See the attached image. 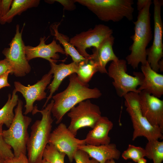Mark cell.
<instances>
[{
  "label": "cell",
  "mask_w": 163,
  "mask_h": 163,
  "mask_svg": "<svg viewBox=\"0 0 163 163\" xmlns=\"http://www.w3.org/2000/svg\"><path fill=\"white\" fill-rule=\"evenodd\" d=\"M69 112L67 115L71 121L68 128L75 136L81 128H93L101 116L99 107L89 99L80 102Z\"/></svg>",
  "instance_id": "cell-8"
},
{
  "label": "cell",
  "mask_w": 163,
  "mask_h": 163,
  "mask_svg": "<svg viewBox=\"0 0 163 163\" xmlns=\"http://www.w3.org/2000/svg\"><path fill=\"white\" fill-rule=\"evenodd\" d=\"M66 155L58 151L53 145L48 144L43 151V158L49 163H65Z\"/></svg>",
  "instance_id": "cell-26"
},
{
  "label": "cell",
  "mask_w": 163,
  "mask_h": 163,
  "mask_svg": "<svg viewBox=\"0 0 163 163\" xmlns=\"http://www.w3.org/2000/svg\"><path fill=\"white\" fill-rule=\"evenodd\" d=\"M105 163H116L114 159H111L107 161ZM128 163H132L131 162H129Z\"/></svg>",
  "instance_id": "cell-37"
},
{
  "label": "cell",
  "mask_w": 163,
  "mask_h": 163,
  "mask_svg": "<svg viewBox=\"0 0 163 163\" xmlns=\"http://www.w3.org/2000/svg\"><path fill=\"white\" fill-rule=\"evenodd\" d=\"M69 76V82L66 88L52 97L54 103L51 113L56 120V124L60 123L65 114L80 102L90 99H97L102 95L99 89L89 88L88 84L80 81L76 73Z\"/></svg>",
  "instance_id": "cell-1"
},
{
  "label": "cell",
  "mask_w": 163,
  "mask_h": 163,
  "mask_svg": "<svg viewBox=\"0 0 163 163\" xmlns=\"http://www.w3.org/2000/svg\"><path fill=\"white\" fill-rule=\"evenodd\" d=\"M3 124H0V158L4 160L12 158L14 155L11 147L4 140L2 135Z\"/></svg>",
  "instance_id": "cell-28"
},
{
  "label": "cell",
  "mask_w": 163,
  "mask_h": 163,
  "mask_svg": "<svg viewBox=\"0 0 163 163\" xmlns=\"http://www.w3.org/2000/svg\"><path fill=\"white\" fill-rule=\"evenodd\" d=\"M13 1V0H0V18L9 11Z\"/></svg>",
  "instance_id": "cell-30"
},
{
  "label": "cell",
  "mask_w": 163,
  "mask_h": 163,
  "mask_svg": "<svg viewBox=\"0 0 163 163\" xmlns=\"http://www.w3.org/2000/svg\"><path fill=\"white\" fill-rule=\"evenodd\" d=\"M17 92L14 89L12 95L8 94V100L4 106L0 109V124H5L9 128L14 117L13 109L17 106L19 100Z\"/></svg>",
  "instance_id": "cell-23"
},
{
  "label": "cell",
  "mask_w": 163,
  "mask_h": 163,
  "mask_svg": "<svg viewBox=\"0 0 163 163\" xmlns=\"http://www.w3.org/2000/svg\"><path fill=\"white\" fill-rule=\"evenodd\" d=\"M54 2H56L62 5L64 9L72 11L76 8V3L75 0H55Z\"/></svg>",
  "instance_id": "cell-31"
},
{
  "label": "cell",
  "mask_w": 163,
  "mask_h": 163,
  "mask_svg": "<svg viewBox=\"0 0 163 163\" xmlns=\"http://www.w3.org/2000/svg\"><path fill=\"white\" fill-rule=\"evenodd\" d=\"M23 102L18 100L14 109V117L11 126L7 130H3L2 135L5 142L13 149L15 157L21 154L26 155L27 145L29 136L28 129L32 121L30 117L22 113Z\"/></svg>",
  "instance_id": "cell-6"
},
{
  "label": "cell",
  "mask_w": 163,
  "mask_h": 163,
  "mask_svg": "<svg viewBox=\"0 0 163 163\" xmlns=\"http://www.w3.org/2000/svg\"><path fill=\"white\" fill-rule=\"evenodd\" d=\"M53 100L45 108L39 110L34 107L32 114L37 112L42 114L40 120H36L31 127L30 135L27 145V158L29 163H40L43 151L49 143L53 120L51 117Z\"/></svg>",
  "instance_id": "cell-3"
},
{
  "label": "cell",
  "mask_w": 163,
  "mask_h": 163,
  "mask_svg": "<svg viewBox=\"0 0 163 163\" xmlns=\"http://www.w3.org/2000/svg\"><path fill=\"white\" fill-rule=\"evenodd\" d=\"M144 78L137 89L140 92L144 91L158 98L163 94V75L153 70L147 61L141 66Z\"/></svg>",
  "instance_id": "cell-18"
},
{
  "label": "cell",
  "mask_w": 163,
  "mask_h": 163,
  "mask_svg": "<svg viewBox=\"0 0 163 163\" xmlns=\"http://www.w3.org/2000/svg\"><path fill=\"white\" fill-rule=\"evenodd\" d=\"M154 33L152 46L146 49L147 61L151 68L155 71H159V62L163 56L162 37L163 24L161 17V8L163 0H154Z\"/></svg>",
  "instance_id": "cell-11"
},
{
  "label": "cell",
  "mask_w": 163,
  "mask_h": 163,
  "mask_svg": "<svg viewBox=\"0 0 163 163\" xmlns=\"http://www.w3.org/2000/svg\"><path fill=\"white\" fill-rule=\"evenodd\" d=\"M52 77V74L49 71L32 85L26 86L18 81L14 82L15 91L20 92L25 100V109L24 114L26 115L32 112L34 108V104L36 101H40L46 97L45 90Z\"/></svg>",
  "instance_id": "cell-13"
},
{
  "label": "cell",
  "mask_w": 163,
  "mask_h": 163,
  "mask_svg": "<svg viewBox=\"0 0 163 163\" xmlns=\"http://www.w3.org/2000/svg\"><path fill=\"white\" fill-rule=\"evenodd\" d=\"M58 61L55 60L49 62L51 66L49 72L53 74V79L47 88L49 90L50 94L47 97L43 108L46 107L54 93L58 90L63 80L71 75L76 73L77 70L78 63L73 62L68 64L62 63L57 64L56 63Z\"/></svg>",
  "instance_id": "cell-17"
},
{
  "label": "cell",
  "mask_w": 163,
  "mask_h": 163,
  "mask_svg": "<svg viewBox=\"0 0 163 163\" xmlns=\"http://www.w3.org/2000/svg\"><path fill=\"white\" fill-rule=\"evenodd\" d=\"M122 156L125 160L130 159L137 163L139 160L146 156V152L145 149L141 147L129 144L127 149L122 153Z\"/></svg>",
  "instance_id": "cell-27"
},
{
  "label": "cell",
  "mask_w": 163,
  "mask_h": 163,
  "mask_svg": "<svg viewBox=\"0 0 163 163\" xmlns=\"http://www.w3.org/2000/svg\"><path fill=\"white\" fill-rule=\"evenodd\" d=\"M8 71L11 72L12 75V68L9 62L5 58L0 60V76Z\"/></svg>",
  "instance_id": "cell-33"
},
{
  "label": "cell",
  "mask_w": 163,
  "mask_h": 163,
  "mask_svg": "<svg viewBox=\"0 0 163 163\" xmlns=\"http://www.w3.org/2000/svg\"><path fill=\"white\" fill-rule=\"evenodd\" d=\"M149 0H138L137 2V7L139 11L142 10L146 5Z\"/></svg>",
  "instance_id": "cell-35"
},
{
  "label": "cell",
  "mask_w": 163,
  "mask_h": 163,
  "mask_svg": "<svg viewBox=\"0 0 163 163\" xmlns=\"http://www.w3.org/2000/svg\"><path fill=\"white\" fill-rule=\"evenodd\" d=\"M39 0H14L8 13L0 18V23L4 24L11 22L13 18L17 15H20L27 9L38 6Z\"/></svg>",
  "instance_id": "cell-21"
},
{
  "label": "cell",
  "mask_w": 163,
  "mask_h": 163,
  "mask_svg": "<svg viewBox=\"0 0 163 163\" xmlns=\"http://www.w3.org/2000/svg\"><path fill=\"white\" fill-rule=\"evenodd\" d=\"M11 73V72L8 71L0 76V89L4 87L10 86L8 82V75Z\"/></svg>",
  "instance_id": "cell-34"
},
{
  "label": "cell",
  "mask_w": 163,
  "mask_h": 163,
  "mask_svg": "<svg viewBox=\"0 0 163 163\" xmlns=\"http://www.w3.org/2000/svg\"><path fill=\"white\" fill-rule=\"evenodd\" d=\"M4 163H29L26 155L21 154L18 157H14L4 160Z\"/></svg>",
  "instance_id": "cell-32"
},
{
  "label": "cell",
  "mask_w": 163,
  "mask_h": 163,
  "mask_svg": "<svg viewBox=\"0 0 163 163\" xmlns=\"http://www.w3.org/2000/svg\"><path fill=\"white\" fill-rule=\"evenodd\" d=\"M114 40V37L112 35L110 36L105 39L97 48H94L93 54L90 55L89 59L94 63L97 72L101 73L107 74L106 67L107 63L119 59L113 50Z\"/></svg>",
  "instance_id": "cell-16"
},
{
  "label": "cell",
  "mask_w": 163,
  "mask_h": 163,
  "mask_svg": "<svg viewBox=\"0 0 163 163\" xmlns=\"http://www.w3.org/2000/svg\"><path fill=\"white\" fill-rule=\"evenodd\" d=\"M146 162V160L143 158L139 160L137 163H147Z\"/></svg>",
  "instance_id": "cell-38"
},
{
  "label": "cell",
  "mask_w": 163,
  "mask_h": 163,
  "mask_svg": "<svg viewBox=\"0 0 163 163\" xmlns=\"http://www.w3.org/2000/svg\"><path fill=\"white\" fill-rule=\"evenodd\" d=\"M22 32V30L20 32L19 25H17L14 36L8 44L9 47L5 48L2 52L12 67V74L18 77L25 76L31 69L26 59Z\"/></svg>",
  "instance_id": "cell-9"
},
{
  "label": "cell",
  "mask_w": 163,
  "mask_h": 163,
  "mask_svg": "<svg viewBox=\"0 0 163 163\" xmlns=\"http://www.w3.org/2000/svg\"><path fill=\"white\" fill-rule=\"evenodd\" d=\"M86 7L101 21L117 22L124 18L133 19V0H75Z\"/></svg>",
  "instance_id": "cell-4"
},
{
  "label": "cell",
  "mask_w": 163,
  "mask_h": 163,
  "mask_svg": "<svg viewBox=\"0 0 163 163\" xmlns=\"http://www.w3.org/2000/svg\"><path fill=\"white\" fill-rule=\"evenodd\" d=\"M78 149L84 151L91 158L99 163H105L107 161L112 159L118 160L121 154L114 143L98 146L85 144L79 146Z\"/></svg>",
  "instance_id": "cell-20"
},
{
  "label": "cell",
  "mask_w": 163,
  "mask_h": 163,
  "mask_svg": "<svg viewBox=\"0 0 163 163\" xmlns=\"http://www.w3.org/2000/svg\"><path fill=\"white\" fill-rule=\"evenodd\" d=\"M45 36L41 37L40 43L36 46H25V51L27 61L36 58H41L50 62L59 59V56L58 53L65 55L64 49L57 43L56 40H53L50 43L46 44L45 43Z\"/></svg>",
  "instance_id": "cell-15"
},
{
  "label": "cell",
  "mask_w": 163,
  "mask_h": 163,
  "mask_svg": "<svg viewBox=\"0 0 163 163\" xmlns=\"http://www.w3.org/2000/svg\"><path fill=\"white\" fill-rule=\"evenodd\" d=\"M40 163H49L45 159L43 158V159Z\"/></svg>",
  "instance_id": "cell-39"
},
{
  "label": "cell",
  "mask_w": 163,
  "mask_h": 163,
  "mask_svg": "<svg viewBox=\"0 0 163 163\" xmlns=\"http://www.w3.org/2000/svg\"><path fill=\"white\" fill-rule=\"evenodd\" d=\"M49 143L53 145L59 152L64 153L70 162L73 161L74 154L79 146L86 144L84 139L76 138L66 124L62 123L51 132Z\"/></svg>",
  "instance_id": "cell-12"
},
{
  "label": "cell",
  "mask_w": 163,
  "mask_h": 163,
  "mask_svg": "<svg viewBox=\"0 0 163 163\" xmlns=\"http://www.w3.org/2000/svg\"><path fill=\"white\" fill-rule=\"evenodd\" d=\"M152 1H149L145 7L139 11L137 19L134 22V33L131 37L133 42L129 47L131 53L126 58L127 63L134 69L147 62L146 47L152 38L150 7Z\"/></svg>",
  "instance_id": "cell-2"
},
{
  "label": "cell",
  "mask_w": 163,
  "mask_h": 163,
  "mask_svg": "<svg viewBox=\"0 0 163 163\" xmlns=\"http://www.w3.org/2000/svg\"><path fill=\"white\" fill-rule=\"evenodd\" d=\"M4 159L0 158V163H4Z\"/></svg>",
  "instance_id": "cell-40"
},
{
  "label": "cell",
  "mask_w": 163,
  "mask_h": 163,
  "mask_svg": "<svg viewBox=\"0 0 163 163\" xmlns=\"http://www.w3.org/2000/svg\"><path fill=\"white\" fill-rule=\"evenodd\" d=\"M141 110L144 116L153 126L163 130V101L144 91L139 93Z\"/></svg>",
  "instance_id": "cell-14"
},
{
  "label": "cell",
  "mask_w": 163,
  "mask_h": 163,
  "mask_svg": "<svg viewBox=\"0 0 163 163\" xmlns=\"http://www.w3.org/2000/svg\"><path fill=\"white\" fill-rule=\"evenodd\" d=\"M59 23H54L51 26L50 28L52 35L55 37L56 39L59 41L63 48L67 56L69 55L72 58L73 62L78 63L86 59L81 56L75 48L69 43L68 38L59 33L58 31V27Z\"/></svg>",
  "instance_id": "cell-22"
},
{
  "label": "cell",
  "mask_w": 163,
  "mask_h": 163,
  "mask_svg": "<svg viewBox=\"0 0 163 163\" xmlns=\"http://www.w3.org/2000/svg\"><path fill=\"white\" fill-rule=\"evenodd\" d=\"M97 72L93 61L90 59H86L78 63L76 74L81 81L88 84Z\"/></svg>",
  "instance_id": "cell-24"
},
{
  "label": "cell",
  "mask_w": 163,
  "mask_h": 163,
  "mask_svg": "<svg viewBox=\"0 0 163 163\" xmlns=\"http://www.w3.org/2000/svg\"><path fill=\"white\" fill-rule=\"evenodd\" d=\"M113 30L103 24L95 25L85 31L77 34L69 40V43L75 47L79 53L86 59H89L90 54L86 50L91 47L97 48L106 38L112 35Z\"/></svg>",
  "instance_id": "cell-10"
},
{
  "label": "cell",
  "mask_w": 163,
  "mask_h": 163,
  "mask_svg": "<svg viewBox=\"0 0 163 163\" xmlns=\"http://www.w3.org/2000/svg\"><path fill=\"white\" fill-rule=\"evenodd\" d=\"M146 157L153 163H161L163 160V142L158 140L148 141L145 149Z\"/></svg>",
  "instance_id": "cell-25"
},
{
  "label": "cell",
  "mask_w": 163,
  "mask_h": 163,
  "mask_svg": "<svg viewBox=\"0 0 163 163\" xmlns=\"http://www.w3.org/2000/svg\"><path fill=\"white\" fill-rule=\"evenodd\" d=\"M90 158L86 152L80 149L76 152L74 156L75 163H99L95 159Z\"/></svg>",
  "instance_id": "cell-29"
},
{
  "label": "cell",
  "mask_w": 163,
  "mask_h": 163,
  "mask_svg": "<svg viewBox=\"0 0 163 163\" xmlns=\"http://www.w3.org/2000/svg\"><path fill=\"white\" fill-rule=\"evenodd\" d=\"M127 62L124 59L112 61L107 71L109 76L113 80L112 84L120 97H124L130 92H140L137 87L142 82L144 78L143 74L134 72L133 76L127 74Z\"/></svg>",
  "instance_id": "cell-7"
},
{
  "label": "cell",
  "mask_w": 163,
  "mask_h": 163,
  "mask_svg": "<svg viewBox=\"0 0 163 163\" xmlns=\"http://www.w3.org/2000/svg\"><path fill=\"white\" fill-rule=\"evenodd\" d=\"M163 59H161L158 62L159 71L161 72L163 71Z\"/></svg>",
  "instance_id": "cell-36"
},
{
  "label": "cell",
  "mask_w": 163,
  "mask_h": 163,
  "mask_svg": "<svg viewBox=\"0 0 163 163\" xmlns=\"http://www.w3.org/2000/svg\"><path fill=\"white\" fill-rule=\"evenodd\" d=\"M126 110L132 123L133 131L132 140L144 136L148 141L162 139L163 130L151 125L143 115L140 108L139 93L130 92L124 97Z\"/></svg>",
  "instance_id": "cell-5"
},
{
  "label": "cell",
  "mask_w": 163,
  "mask_h": 163,
  "mask_svg": "<svg viewBox=\"0 0 163 163\" xmlns=\"http://www.w3.org/2000/svg\"><path fill=\"white\" fill-rule=\"evenodd\" d=\"M113 126V123L108 118L101 116L84 139L86 144L98 146L110 144V138L109 133Z\"/></svg>",
  "instance_id": "cell-19"
}]
</instances>
